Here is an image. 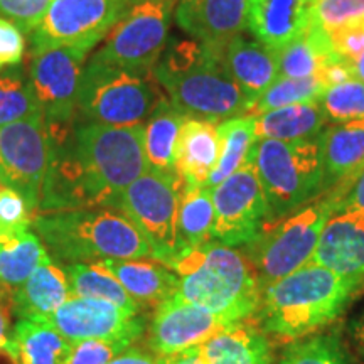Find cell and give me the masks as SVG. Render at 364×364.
<instances>
[{
    "label": "cell",
    "instance_id": "8d00e7d4",
    "mask_svg": "<svg viewBox=\"0 0 364 364\" xmlns=\"http://www.w3.org/2000/svg\"><path fill=\"white\" fill-rule=\"evenodd\" d=\"M280 364H346V359L332 338H304L287 348Z\"/></svg>",
    "mask_w": 364,
    "mask_h": 364
},
{
    "label": "cell",
    "instance_id": "c3c4849f",
    "mask_svg": "<svg viewBox=\"0 0 364 364\" xmlns=\"http://www.w3.org/2000/svg\"><path fill=\"white\" fill-rule=\"evenodd\" d=\"M353 339L358 344V348L364 353V314L359 318H356L353 324Z\"/></svg>",
    "mask_w": 364,
    "mask_h": 364
},
{
    "label": "cell",
    "instance_id": "d4e9b609",
    "mask_svg": "<svg viewBox=\"0 0 364 364\" xmlns=\"http://www.w3.org/2000/svg\"><path fill=\"white\" fill-rule=\"evenodd\" d=\"M71 297L66 268L44 263L14 292V312L19 318H49Z\"/></svg>",
    "mask_w": 364,
    "mask_h": 364
},
{
    "label": "cell",
    "instance_id": "ab89813d",
    "mask_svg": "<svg viewBox=\"0 0 364 364\" xmlns=\"http://www.w3.org/2000/svg\"><path fill=\"white\" fill-rule=\"evenodd\" d=\"M129 341L91 339L73 344V349L65 364H108L113 358L129 349Z\"/></svg>",
    "mask_w": 364,
    "mask_h": 364
},
{
    "label": "cell",
    "instance_id": "30bf717a",
    "mask_svg": "<svg viewBox=\"0 0 364 364\" xmlns=\"http://www.w3.org/2000/svg\"><path fill=\"white\" fill-rule=\"evenodd\" d=\"M176 2L132 0L91 59L132 71L152 73L166 49Z\"/></svg>",
    "mask_w": 364,
    "mask_h": 364
},
{
    "label": "cell",
    "instance_id": "3957f363",
    "mask_svg": "<svg viewBox=\"0 0 364 364\" xmlns=\"http://www.w3.org/2000/svg\"><path fill=\"white\" fill-rule=\"evenodd\" d=\"M179 275L177 294L186 302L216 314L228 322L248 321L262 297L257 272L247 255L220 241L186 248L167 262Z\"/></svg>",
    "mask_w": 364,
    "mask_h": 364
},
{
    "label": "cell",
    "instance_id": "ba28073f",
    "mask_svg": "<svg viewBox=\"0 0 364 364\" xmlns=\"http://www.w3.org/2000/svg\"><path fill=\"white\" fill-rule=\"evenodd\" d=\"M334 209V199L327 196L263 225L257 238L245 247V255L257 272L262 292L273 282L312 262L322 228Z\"/></svg>",
    "mask_w": 364,
    "mask_h": 364
},
{
    "label": "cell",
    "instance_id": "ee69618b",
    "mask_svg": "<svg viewBox=\"0 0 364 364\" xmlns=\"http://www.w3.org/2000/svg\"><path fill=\"white\" fill-rule=\"evenodd\" d=\"M331 198L334 199L336 209L338 208H359L364 209V169L349 182L348 186H344L343 189H334V193L331 194Z\"/></svg>",
    "mask_w": 364,
    "mask_h": 364
},
{
    "label": "cell",
    "instance_id": "f6af8a7d",
    "mask_svg": "<svg viewBox=\"0 0 364 364\" xmlns=\"http://www.w3.org/2000/svg\"><path fill=\"white\" fill-rule=\"evenodd\" d=\"M12 312L14 294L6 289H0V349H7V351L12 343Z\"/></svg>",
    "mask_w": 364,
    "mask_h": 364
},
{
    "label": "cell",
    "instance_id": "2e32d148",
    "mask_svg": "<svg viewBox=\"0 0 364 364\" xmlns=\"http://www.w3.org/2000/svg\"><path fill=\"white\" fill-rule=\"evenodd\" d=\"M233 322L206 309L186 302L179 295L159 304L149 327L150 351L171 359L188 349L203 346Z\"/></svg>",
    "mask_w": 364,
    "mask_h": 364
},
{
    "label": "cell",
    "instance_id": "9a60e30c",
    "mask_svg": "<svg viewBox=\"0 0 364 364\" xmlns=\"http://www.w3.org/2000/svg\"><path fill=\"white\" fill-rule=\"evenodd\" d=\"M49 321L71 344L91 339L129 341L134 344L145 331L142 314L129 312L107 300L73 295Z\"/></svg>",
    "mask_w": 364,
    "mask_h": 364
},
{
    "label": "cell",
    "instance_id": "f1b7e54d",
    "mask_svg": "<svg viewBox=\"0 0 364 364\" xmlns=\"http://www.w3.org/2000/svg\"><path fill=\"white\" fill-rule=\"evenodd\" d=\"M188 117L172 107L162 97L144 125V150L149 169L157 172H176V152L181 129Z\"/></svg>",
    "mask_w": 364,
    "mask_h": 364
},
{
    "label": "cell",
    "instance_id": "5b68a950",
    "mask_svg": "<svg viewBox=\"0 0 364 364\" xmlns=\"http://www.w3.org/2000/svg\"><path fill=\"white\" fill-rule=\"evenodd\" d=\"M33 225L53 260L59 263L71 265L108 258L135 260L154 257L139 228L112 208L38 213Z\"/></svg>",
    "mask_w": 364,
    "mask_h": 364
},
{
    "label": "cell",
    "instance_id": "d6986e66",
    "mask_svg": "<svg viewBox=\"0 0 364 364\" xmlns=\"http://www.w3.org/2000/svg\"><path fill=\"white\" fill-rule=\"evenodd\" d=\"M316 0H250L248 29L258 43L279 51L314 27Z\"/></svg>",
    "mask_w": 364,
    "mask_h": 364
},
{
    "label": "cell",
    "instance_id": "f35d334b",
    "mask_svg": "<svg viewBox=\"0 0 364 364\" xmlns=\"http://www.w3.org/2000/svg\"><path fill=\"white\" fill-rule=\"evenodd\" d=\"M53 0H0V17L11 21L24 34H33L46 17Z\"/></svg>",
    "mask_w": 364,
    "mask_h": 364
},
{
    "label": "cell",
    "instance_id": "f546056e",
    "mask_svg": "<svg viewBox=\"0 0 364 364\" xmlns=\"http://www.w3.org/2000/svg\"><path fill=\"white\" fill-rule=\"evenodd\" d=\"M282 78H311L318 76L332 63L341 61L332 51L329 34L314 26L300 38L277 51Z\"/></svg>",
    "mask_w": 364,
    "mask_h": 364
},
{
    "label": "cell",
    "instance_id": "4dcf8cb0",
    "mask_svg": "<svg viewBox=\"0 0 364 364\" xmlns=\"http://www.w3.org/2000/svg\"><path fill=\"white\" fill-rule=\"evenodd\" d=\"M213 230H215V204H213L211 189L204 186L184 184L181 193L179 216H177L179 252L186 248L201 247L211 241Z\"/></svg>",
    "mask_w": 364,
    "mask_h": 364
},
{
    "label": "cell",
    "instance_id": "681fc988",
    "mask_svg": "<svg viewBox=\"0 0 364 364\" xmlns=\"http://www.w3.org/2000/svg\"><path fill=\"white\" fill-rule=\"evenodd\" d=\"M349 66H351L354 78L364 81V53L356 59V61H353Z\"/></svg>",
    "mask_w": 364,
    "mask_h": 364
},
{
    "label": "cell",
    "instance_id": "d6a6232c",
    "mask_svg": "<svg viewBox=\"0 0 364 364\" xmlns=\"http://www.w3.org/2000/svg\"><path fill=\"white\" fill-rule=\"evenodd\" d=\"M73 297L98 299L134 314H142V304L130 297L124 285L100 262L71 263L66 267Z\"/></svg>",
    "mask_w": 364,
    "mask_h": 364
},
{
    "label": "cell",
    "instance_id": "603a6c76",
    "mask_svg": "<svg viewBox=\"0 0 364 364\" xmlns=\"http://www.w3.org/2000/svg\"><path fill=\"white\" fill-rule=\"evenodd\" d=\"M51 255L31 225H0V287L16 292Z\"/></svg>",
    "mask_w": 364,
    "mask_h": 364
},
{
    "label": "cell",
    "instance_id": "8992f818",
    "mask_svg": "<svg viewBox=\"0 0 364 364\" xmlns=\"http://www.w3.org/2000/svg\"><path fill=\"white\" fill-rule=\"evenodd\" d=\"M252 162L267 198L268 221L307 206L324 191L322 134L292 142L258 140Z\"/></svg>",
    "mask_w": 364,
    "mask_h": 364
},
{
    "label": "cell",
    "instance_id": "60d3db41",
    "mask_svg": "<svg viewBox=\"0 0 364 364\" xmlns=\"http://www.w3.org/2000/svg\"><path fill=\"white\" fill-rule=\"evenodd\" d=\"M332 51L341 61L351 65L364 53V21L353 22L329 33Z\"/></svg>",
    "mask_w": 364,
    "mask_h": 364
},
{
    "label": "cell",
    "instance_id": "e575fe53",
    "mask_svg": "<svg viewBox=\"0 0 364 364\" xmlns=\"http://www.w3.org/2000/svg\"><path fill=\"white\" fill-rule=\"evenodd\" d=\"M326 85L321 76H311V78H282L273 83L260 98L253 105V115L277 110V108L292 107L299 103L318 102L321 95L324 93Z\"/></svg>",
    "mask_w": 364,
    "mask_h": 364
},
{
    "label": "cell",
    "instance_id": "b9f144b4",
    "mask_svg": "<svg viewBox=\"0 0 364 364\" xmlns=\"http://www.w3.org/2000/svg\"><path fill=\"white\" fill-rule=\"evenodd\" d=\"M24 53V33L11 21L0 17V68L21 65Z\"/></svg>",
    "mask_w": 364,
    "mask_h": 364
},
{
    "label": "cell",
    "instance_id": "74e56055",
    "mask_svg": "<svg viewBox=\"0 0 364 364\" xmlns=\"http://www.w3.org/2000/svg\"><path fill=\"white\" fill-rule=\"evenodd\" d=\"M314 24L327 34L353 22L364 21V0H316Z\"/></svg>",
    "mask_w": 364,
    "mask_h": 364
},
{
    "label": "cell",
    "instance_id": "f5cc1de1",
    "mask_svg": "<svg viewBox=\"0 0 364 364\" xmlns=\"http://www.w3.org/2000/svg\"><path fill=\"white\" fill-rule=\"evenodd\" d=\"M0 70H2V68H0Z\"/></svg>",
    "mask_w": 364,
    "mask_h": 364
},
{
    "label": "cell",
    "instance_id": "83f0119b",
    "mask_svg": "<svg viewBox=\"0 0 364 364\" xmlns=\"http://www.w3.org/2000/svg\"><path fill=\"white\" fill-rule=\"evenodd\" d=\"M327 117L318 102L299 103L255 115L257 139H272L292 142L321 135Z\"/></svg>",
    "mask_w": 364,
    "mask_h": 364
},
{
    "label": "cell",
    "instance_id": "ffe728a7",
    "mask_svg": "<svg viewBox=\"0 0 364 364\" xmlns=\"http://www.w3.org/2000/svg\"><path fill=\"white\" fill-rule=\"evenodd\" d=\"M218 51L231 78L253 105L279 80L277 53L258 41H248L238 36Z\"/></svg>",
    "mask_w": 364,
    "mask_h": 364
},
{
    "label": "cell",
    "instance_id": "484cf974",
    "mask_svg": "<svg viewBox=\"0 0 364 364\" xmlns=\"http://www.w3.org/2000/svg\"><path fill=\"white\" fill-rule=\"evenodd\" d=\"M204 364H272V346L260 327L233 322L201 346Z\"/></svg>",
    "mask_w": 364,
    "mask_h": 364
},
{
    "label": "cell",
    "instance_id": "7bdbcfd3",
    "mask_svg": "<svg viewBox=\"0 0 364 364\" xmlns=\"http://www.w3.org/2000/svg\"><path fill=\"white\" fill-rule=\"evenodd\" d=\"M33 218L26 199L17 191L0 184V225H31Z\"/></svg>",
    "mask_w": 364,
    "mask_h": 364
},
{
    "label": "cell",
    "instance_id": "6da1fadb",
    "mask_svg": "<svg viewBox=\"0 0 364 364\" xmlns=\"http://www.w3.org/2000/svg\"><path fill=\"white\" fill-rule=\"evenodd\" d=\"M48 172L38 213L113 208L132 182L149 171L144 125H102L76 118L49 122Z\"/></svg>",
    "mask_w": 364,
    "mask_h": 364
},
{
    "label": "cell",
    "instance_id": "bcb514c9",
    "mask_svg": "<svg viewBox=\"0 0 364 364\" xmlns=\"http://www.w3.org/2000/svg\"><path fill=\"white\" fill-rule=\"evenodd\" d=\"M169 359L157 356L152 351H144L140 348H129L124 353L113 358L108 364H167Z\"/></svg>",
    "mask_w": 364,
    "mask_h": 364
},
{
    "label": "cell",
    "instance_id": "1f68e13d",
    "mask_svg": "<svg viewBox=\"0 0 364 364\" xmlns=\"http://www.w3.org/2000/svg\"><path fill=\"white\" fill-rule=\"evenodd\" d=\"M218 130H220L221 152L216 167L204 184V188L208 189L216 188L220 182L243 167L252 159L253 149L258 142L253 113L230 118L218 125Z\"/></svg>",
    "mask_w": 364,
    "mask_h": 364
},
{
    "label": "cell",
    "instance_id": "db71d44e",
    "mask_svg": "<svg viewBox=\"0 0 364 364\" xmlns=\"http://www.w3.org/2000/svg\"><path fill=\"white\" fill-rule=\"evenodd\" d=\"M0 289H2V287H0Z\"/></svg>",
    "mask_w": 364,
    "mask_h": 364
},
{
    "label": "cell",
    "instance_id": "277c9868",
    "mask_svg": "<svg viewBox=\"0 0 364 364\" xmlns=\"http://www.w3.org/2000/svg\"><path fill=\"white\" fill-rule=\"evenodd\" d=\"M354 290L329 268L309 262L268 285L255 314L265 334L295 343L336 321Z\"/></svg>",
    "mask_w": 364,
    "mask_h": 364
},
{
    "label": "cell",
    "instance_id": "7c38bea8",
    "mask_svg": "<svg viewBox=\"0 0 364 364\" xmlns=\"http://www.w3.org/2000/svg\"><path fill=\"white\" fill-rule=\"evenodd\" d=\"M213 240L228 247H247L268 221V204L252 159L216 188Z\"/></svg>",
    "mask_w": 364,
    "mask_h": 364
},
{
    "label": "cell",
    "instance_id": "7a4b0ae2",
    "mask_svg": "<svg viewBox=\"0 0 364 364\" xmlns=\"http://www.w3.org/2000/svg\"><path fill=\"white\" fill-rule=\"evenodd\" d=\"M152 76L172 107L189 118L223 124L253 108L223 65L220 51L196 39L177 41L164 49Z\"/></svg>",
    "mask_w": 364,
    "mask_h": 364
},
{
    "label": "cell",
    "instance_id": "4316f807",
    "mask_svg": "<svg viewBox=\"0 0 364 364\" xmlns=\"http://www.w3.org/2000/svg\"><path fill=\"white\" fill-rule=\"evenodd\" d=\"M71 349L49 318H17L9 351L17 364H65Z\"/></svg>",
    "mask_w": 364,
    "mask_h": 364
},
{
    "label": "cell",
    "instance_id": "52a82bcc",
    "mask_svg": "<svg viewBox=\"0 0 364 364\" xmlns=\"http://www.w3.org/2000/svg\"><path fill=\"white\" fill-rule=\"evenodd\" d=\"M152 73H139L90 59L78 90V118L102 125H139L164 95Z\"/></svg>",
    "mask_w": 364,
    "mask_h": 364
},
{
    "label": "cell",
    "instance_id": "816d5d0a",
    "mask_svg": "<svg viewBox=\"0 0 364 364\" xmlns=\"http://www.w3.org/2000/svg\"><path fill=\"white\" fill-rule=\"evenodd\" d=\"M129 2H132V0H129Z\"/></svg>",
    "mask_w": 364,
    "mask_h": 364
},
{
    "label": "cell",
    "instance_id": "8fae6325",
    "mask_svg": "<svg viewBox=\"0 0 364 364\" xmlns=\"http://www.w3.org/2000/svg\"><path fill=\"white\" fill-rule=\"evenodd\" d=\"M129 0H53L31 34V56L75 46L91 51L120 19Z\"/></svg>",
    "mask_w": 364,
    "mask_h": 364
},
{
    "label": "cell",
    "instance_id": "4fadbf2b",
    "mask_svg": "<svg viewBox=\"0 0 364 364\" xmlns=\"http://www.w3.org/2000/svg\"><path fill=\"white\" fill-rule=\"evenodd\" d=\"M48 157L44 115L0 127V184L17 191L34 216L48 172Z\"/></svg>",
    "mask_w": 364,
    "mask_h": 364
},
{
    "label": "cell",
    "instance_id": "7dc6e473",
    "mask_svg": "<svg viewBox=\"0 0 364 364\" xmlns=\"http://www.w3.org/2000/svg\"><path fill=\"white\" fill-rule=\"evenodd\" d=\"M167 364H204L201 346H198V348L188 349V351L177 354V356L171 358L169 363H167Z\"/></svg>",
    "mask_w": 364,
    "mask_h": 364
},
{
    "label": "cell",
    "instance_id": "f907efd6",
    "mask_svg": "<svg viewBox=\"0 0 364 364\" xmlns=\"http://www.w3.org/2000/svg\"><path fill=\"white\" fill-rule=\"evenodd\" d=\"M0 364H17V363L16 359H14L11 351H7V349H0Z\"/></svg>",
    "mask_w": 364,
    "mask_h": 364
},
{
    "label": "cell",
    "instance_id": "e0dca14e",
    "mask_svg": "<svg viewBox=\"0 0 364 364\" xmlns=\"http://www.w3.org/2000/svg\"><path fill=\"white\" fill-rule=\"evenodd\" d=\"M312 263L329 268L354 289L364 284V209L338 208L331 213Z\"/></svg>",
    "mask_w": 364,
    "mask_h": 364
},
{
    "label": "cell",
    "instance_id": "5bb4252c",
    "mask_svg": "<svg viewBox=\"0 0 364 364\" xmlns=\"http://www.w3.org/2000/svg\"><path fill=\"white\" fill-rule=\"evenodd\" d=\"M88 54V49L65 46L31 56L27 73L44 122L76 120L80 80Z\"/></svg>",
    "mask_w": 364,
    "mask_h": 364
},
{
    "label": "cell",
    "instance_id": "836d02e7",
    "mask_svg": "<svg viewBox=\"0 0 364 364\" xmlns=\"http://www.w3.org/2000/svg\"><path fill=\"white\" fill-rule=\"evenodd\" d=\"M43 115L29 73L22 65L0 70V127Z\"/></svg>",
    "mask_w": 364,
    "mask_h": 364
},
{
    "label": "cell",
    "instance_id": "cb8c5ba5",
    "mask_svg": "<svg viewBox=\"0 0 364 364\" xmlns=\"http://www.w3.org/2000/svg\"><path fill=\"white\" fill-rule=\"evenodd\" d=\"M100 263L117 277L124 289L139 304L157 307L164 300L171 299L179 289V275L154 258L135 260H100Z\"/></svg>",
    "mask_w": 364,
    "mask_h": 364
},
{
    "label": "cell",
    "instance_id": "ac0fdd59",
    "mask_svg": "<svg viewBox=\"0 0 364 364\" xmlns=\"http://www.w3.org/2000/svg\"><path fill=\"white\" fill-rule=\"evenodd\" d=\"M250 0H179L177 26L199 43L221 49L248 27Z\"/></svg>",
    "mask_w": 364,
    "mask_h": 364
},
{
    "label": "cell",
    "instance_id": "9c48e42d",
    "mask_svg": "<svg viewBox=\"0 0 364 364\" xmlns=\"http://www.w3.org/2000/svg\"><path fill=\"white\" fill-rule=\"evenodd\" d=\"M184 181L177 172L149 169L118 196L112 209L125 215L149 241L154 260L167 263L179 252L177 216Z\"/></svg>",
    "mask_w": 364,
    "mask_h": 364
},
{
    "label": "cell",
    "instance_id": "7402d4cb",
    "mask_svg": "<svg viewBox=\"0 0 364 364\" xmlns=\"http://www.w3.org/2000/svg\"><path fill=\"white\" fill-rule=\"evenodd\" d=\"M221 152L216 124L189 118L181 129L176 152V172L189 186H204L216 167Z\"/></svg>",
    "mask_w": 364,
    "mask_h": 364
},
{
    "label": "cell",
    "instance_id": "d590c367",
    "mask_svg": "<svg viewBox=\"0 0 364 364\" xmlns=\"http://www.w3.org/2000/svg\"><path fill=\"white\" fill-rule=\"evenodd\" d=\"M318 103L327 120L334 124L364 120V81L349 78L339 85L327 86Z\"/></svg>",
    "mask_w": 364,
    "mask_h": 364
},
{
    "label": "cell",
    "instance_id": "44dd1931",
    "mask_svg": "<svg viewBox=\"0 0 364 364\" xmlns=\"http://www.w3.org/2000/svg\"><path fill=\"white\" fill-rule=\"evenodd\" d=\"M324 189H343L364 169V120L336 124L322 132Z\"/></svg>",
    "mask_w": 364,
    "mask_h": 364
}]
</instances>
